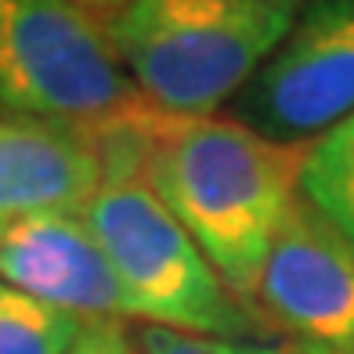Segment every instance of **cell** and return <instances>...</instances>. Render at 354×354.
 Wrapping results in <instances>:
<instances>
[{"mask_svg":"<svg viewBox=\"0 0 354 354\" xmlns=\"http://www.w3.org/2000/svg\"><path fill=\"white\" fill-rule=\"evenodd\" d=\"M308 0H123L109 37L170 116H214L275 55Z\"/></svg>","mask_w":354,"mask_h":354,"instance_id":"obj_2","label":"cell"},{"mask_svg":"<svg viewBox=\"0 0 354 354\" xmlns=\"http://www.w3.org/2000/svg\"><path fill=\"white\" fill-rule=\"evenodd\" d=\"M354 112V0H308L235 94L232 116L279 145H311Z\"/></svg>","mask_w":354,"mask_h":354,"instance_id":"obj_5","label":"cell"},{"mask_svg":"<svg viewBox=\"0 0 354 354\" xmlns=\"http://www.w3.org/2000/svg\"><path fill=\"white\" fill-rule=\"evenodd\" d=\"M76 4H80V8H87L91 15H98L102 22H109L112 15L123 8V0H76Z\"/></svg>","mask_w":354,"mask_h":354,"instance_id":"obj_13","label":"cell"},{"mask_svg":"<svg viewBox=\"0 0 354 354\" xmlns=\"http://www.w3.org/2000/svg\"><path fill=\"white\" fill-rule=\"evenodd\" d=\"M0 279L84 322H131L127 297L84 214H51L0 235Z\"/></svg>","mask_w":354,"mask_h":354,"instance_id":"obj_7","label":"cell"},{"mask_svg":"<svg viewBox=\"0 0 354 354\" xmlns=\"http://www.w3.org/2000/svg\"><path fill=\"white\" fill-rule=\"evenodd\" d=\"M69 354H141V347L123 322H91Z\"/></svg>","mask_w":354,"mask_h":354,"instance_id":"obj_12","label":"cell"},{"mask_svg":"<svg viewBox=\"0 0 354 354\" xmlns=\"http://www.w3.org/2000/svg\"><path fill=\"white\" fill-rule=\"evenodd\" d=\"M145 105L98 15L76 0H0L4 112L102 134Z\"/></svg>","mask_w":354,"mask_h":354,"instance_id":"obj_4","label":"cell"},{"mask_svg":"<svg viewBox=\"0 0 354 354\" xmlns=\"http://www.w3.org/2000/svg\"><path fill=\"white\" fill-rule=\"evenodd\" d=\"M105 181L87 134L0 109V235L51 214H84Z\"/></svg>","mask_w":354,"mask_h":354,"instance_id":"obj_8","label":"cell"},{"mask_svg":"<svg viewBox=\"0 0 354 354\" xmlns=\"http://www.w3.org/2000/svg\"><path fill=\"white\" fill-rule=\"evenodd\" d=\"M84 221L109 257L131 322L217 340H268L257 315L192 243L141 174L105 177Z\"/></svg>","mask_w":354,"mask_h":354,"instance_id":"obj_3","label":"cell"},{"mask_svg":"<svg viewBox=\"0 0 354 354\" xmlns=\"http://www.w3.org/2000/svg\"><path fill=\"white\" fill-rule=\"evenodd\" d=\"M134 336L141 354H282L275 344L264 340H217V336H188L156 326H141Z\"/></svg>","mask_w":354,"mask_h":354,"instance_id":"obj_11","label":"cell"},{"mask_svg":"<svg viewBox=\"0 0 354 354\" xmlns=\"http://www.w3.org/2000/svg\"><path fill=\"white\" fill-rule=\"evenodd\" d=\"M87 326L0 279V354H69Z\"/></svg>","mask_w":354,"mask_h":354,"instance_id":"obj_10","label":"cell"},{"mask_svg":"<svg viewBox=\"0 0 354 354\" xmlns=\"http://www.w3.org/2000/svg\"><path fill=\"white\" fill-rule=\"evenodd\" d=\"M300 199L354 246V112L304 149Z\"/></svg>","mask_w":354,"mask_h":354,"instance_id":"obj_9","label":"cell"},{"mask_svg":"<svg viewBox=\"0 0 354 354\" xmlns=\"http://www.w3.org/2000/svg\"><path fill=\"white\" fill-rule=\"evenodd\" d=\"M304 149L217 112L170 116L159 109L149 127L141 177L246 308L286 217L300 203Z\"/></svg>","mask_w":354,"mask_h":354,"instance_id":"obj_1","label":"cell"},{"mask_svg":"<svg viewBox=\"0 0 354 354\" xmlns=\"http://www.w3.org/2000/svg\"><path fill=\"white\" fill-rule=\"evenodd\" d=\"M250 308L282 354H354V246L304 199L268 253Z\"/></svg>","mask_w":354,"mask_h":354,"instance_id":"obj_6","label":"cell"}]
</instances>
